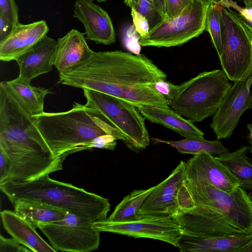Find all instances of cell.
<instances>
[{
	"label": "cell",
	"instance_id": "6da1fadb",
	"mask_svg": "<svg viewBox=\"0 0 252 252\" xmlns=\"http://www.w3.org/2000/svg\"><path fill=\"white\" fill-rule=\"evenodd\" d=\"M167 74L142 54L122 51H94L89 59L59 74V83L119 98L136 107H169L156 88Z\"/></svg>",
	"mask_w": 252,
	"mask_h": 252
},
{
	"label": "cell",
	"instance_id": "b9f144b4",
	"mask_svg": "<svg viewBox=\"0 0 252 252\" xmlns=\"http://www.w3.org/2000/svg\"><path fill=\"white\" fill-rule=\"evenodd\" d=\"M96 0L98 2H103V1H105L107 0Z\"/></svg>",
	"mask_w": 252,
	"mask_h": 252
},
{
	"label": "cell",
	"instance_id": "836d02e7",
	"mask_svg": "<svg viewBox=\"0 0 252 252\" xmlns=\"http://www.w3.org/2000/svg\"><path fill=\"white\" fill-rule=\"evenodd\" d=\"M0 252H30L31 250L22 245L13 238H7L0 236Z\"/></svg>",
	"mask_w": 252,
	"mask_h": 252
},
{
	"label": "cell",
	"instance_id": "8d00e7d4",
	"mask_svg": "<svg viewBox=\"0 0 252 252\" xmlns=\"http://www.w3.org/2000/svg\"><path fill=\"white\" fill-rule=\"evenodd\" d=\"M153 1L157 12L163 20L166 19L165 0H153Z\"/></svg>",
	"mask_w": 252,
	"mask_h": 252
},
{
	"label": "cell",
	"instance_id": "2e32d148",
	"mask_svg": "<svg viewBox=\"0 0 252 252\" xmlns=\"http://www.w3.org/2000/svg\"><path fill=\"white\" fill-rule=\"evenodd\" d=\"M57 41L45 36L27 51L18 56L15 61L19 66L17 78L25 83L38 76L52 70Z\"/></svg>",
	"mask_w": 252,
	"mask_h": 252
},
{
	"label": "cell",
	"instance_id": "9c48e42d",
	"mask_svg": "<svg viewBox=\"0 0 252 252\" xmlns=\"http://www.w3.org/2000/svg\"><path fill=\"white\" fill-rule=\"evenodd\" d=\"M57 251L90 252L98 249L100 231L93 222L68 213L62 221L42 224L38 227Z\"/></svg>",
	"mask_w": 252,
	"mask_h": 252
},
{
	"label": "cell",
	"instance_id": "ab89813d",
	"mask_svg": "<svg viewBox=\"0 0 252 252\" xmlns=\"http://www.w3.org/2000/svg\"><path fill=\"white\" fill-rule=\"evenodd\" d=\"M242 0L246 6L252 7V0Z\"/></svg>",
	"mask_w": 252,
	"mask_h": 252
},
{
	"label": "cell",
	"instance_id": "ac0fdd59",
	"mask_svg": "<svg viewBox=\"0 0 252 252\" xmlns=\"http://www.w3.org/2000/svg\"><path fill=\"white\" fill-rule=\"evenodd\" d=\"M84 34L76 29H72L57 41L54 66L59 74L76 67L89 59L93 53Z\"/></svg>",
	"mask_w": 252,
	"mask_h": 252
},
{
	"label": "cell",
	"instance_id": "f546056e",
	"mask_svg": "<svg viewBox=\"0 0 252 252\" xmlns=\"http://www.w3.org/2000/svg\"><path fill=\"white\" fill-rule=\"evenodd\" d=\"M116 140L115 137L112 135H102L87 143L84 146V150L98 148L113 151L116 147Z\"/></svg>",
	"mask_w": 252,
	"mask_h": 252
},
{
	"label": "cell",
	"instance_id": "83f0119b",
	"mask_svg": "<svg viewBox=\"0 0 252 252\" xmlns=\"http://www.w3.org/2000/svg\"><path fill=\"white\" fill-rule=\"evenodd\" d=\"M217 4L229 8H232L236 11L244 22L252 31V7L240 6L236 1L233 0H221Z\"/></svg>",
	"mask_w": 252,
	"mask_h": 252
},
{
	"label": "cell",
	"instance_id": "f35d334b",
	"mask_svg": "<svg viewBox=\"0 0 252 252\" xmlns=\"http://www.w3.org/2000/svg\"><path fill=\"white\" fill-rule=\"evenodd\" d=\"M206 5L209 6L212 4H217L221 0H198Z\"/></svg>",
	"mask_w": 252,
	"mask_h": 252
},
{
	"label": "cell",
	"instance_id": "7a4b0ae2",
	"mask_svg": "<svg viewBox=\"0 0 252 252\" xmlns=\"http://www.w3.org/2000/svg\"><path fill=\"white\" fill-rule=\"evenodd\" d=\"M179 210L172 218L183 230L206 236L252 234V203L239 186L229 194L204 180L186 176L178 194Z\"/></svg>",
	"mask_w": 252,
	"mask_h": 252
},
{
	"label": "cell",
	"instance_id": "74e56055",
	"mask_svg": "<svg viewBox=\"0 0 252 252\" xmlns=\"http://www.w3.org/2000/svg\"><path fill=\"white\" fill-rule=\"evenodd\" d=\"M247 127L248 128V129L249 130L250 133L249 134V138L250 143L251 144V147L250 148V152L251 154H252V123L251 124H248Z\"/></svg>",
	"mask_w": 252,
	"mask_h": 252
},
{
	"label": "cell",
	"instance_id": "d6a6232c",
	"mask_svg": "<svg viewBox=\"0 0 252 252\" xmlns=\"http://www.w3.org/2000/svg\"><path fill=\"white\" fill-rule=\"evenodd\" d=\"M131 15L133 25L140 37L147 35L150 30V27L147 18L133 8H131Z\"/></svg>",
	"mask_w": 252,
	"mask_h": 252
},
{
	"label": "cell",
	"instance_id": "7c38bea8",
	"mask_svg": "<svg viewBox=\"0 0 252 252\" xmlns=\"http://www.w3.org/2000/svg\"><path fill=\"white\" fill-rule=\"evenodd\" d=\"M186 176L185 162L181 160L163 181L149 194L138 213L139 217L172 218L179 210L178 194Z\"/></svg>",
	"mask_w": 252,
	"mask_h": 252
},
{
	"label": "cell",
	"instance_id": "7402d4cb",
	"mask_svg": "<svg viewBox=\"0 0 252 252\" xmlns=\"http://www.w3.org/2000/svg\"><path fill=\"white\" fill-rule=\"evenodd\" d=\"M9 92L27 108L32 116L44 112V100L46 95L52 93L44 88L37 87L24 82L17 78L5 81Z\"/></svg>",
	"mask_w": 252,
	"mask_h": 252
},
{
	"label": "cell",
	"instance_id": "44dd1931",
	"mask_svg": "<svg viewBox=\"0 0 252 252\" xmlns=\"http://www.w3.org/2000/svg\"><path fill=\"white\" fill-rule=\"evenodd\" d=\"M13 205L14 211L35 228L42 224L62 221L69 213L57 206L33 200L21 199Z\"/></svg>",
	"mask_w": 252,
	"mask_h": 252
},
{
	"label": "cell",
	"instance_id": "ba28073f",
	"mask_svg": "<svg viewBox=\"0 0 252 252\" xmlns=\"http://www.w3.org/2000/svg\"><path fill=\"white\" fill-rule=\"evenodd\" d=\"M208 5L193 0L179 15L159 22L148 34L140 37L141 46L170 47L198 36L205 29Z\"/></svg>",
	"mask_w": 252,
	"mask_h": 252
},
{
	"label": "cell",
	"instance_id": "30bf717a",
	"mask_svg": "<svg viewBox=\"0 0 252 252\" xmlns=\"http://www.w3.org/2000/svg\"><path fill=\"white\" fill-rule=\"evenodd\" d=\"M93 228L134 238H147L165 242L177 247L182 229L171 218L144 217L134 221L114 222L107 220L93 222Z\"/></svg>",
	"mask_w": 252,
	"mask_h": 252
},
{
	"label": "cell",
	"instance_id": "8992f818",
	"mask_svg": "<svg viewBox=\"0 0 252 252\" xmlns=\"http://www.w3.org/2000/svg\"><path fill=\"white\" fill-rule=\"evenodd\" d=\"M85 104L98 110L118 132L130 150L139 153L149 145L146 119L133 104L94 90L83 89Z\"/></svg>",
	"mask_w": 252,
	"mask_h": 252
},
{
	"label": "cell",
	"instance_id": "5bb4252c",
	"mask_svg": "<svg viewBox=\"0 0 252 252\" xmlns=\"http://www.w3.org/2000/svg\"><path fill=\"white\" fill-rule=\"evenodd\" d=\"M93 1L76 0L73 16L83 24L88 39L96 44H112L116 36L111 19L107 12Z\"/></svg>",
	"mask_w": 252,
	"mask_h": 252
},
{
	"label": "cell",
	"instance_id": "ffe728a7",
	"mask_svg": "<svg viewBox=\"0 0 252 252\" xmlns=\"http://www.w3.org/2000/svg\"><path fill=\"white\" fill-rule=\"evenodd\" d=\"M136 108L146 119L171 129L185 138H204V133L193 123L170 107L141 106Z\"/></svg>",
	"mask_w": 252,
	"mask_h": 252
},
{
	"label": "cell",
	"instance_id": "603a6c76",
	"mask_svg": "<svg viewBox=\"0 0 252 252\" xmlns=\"http://www.w3.org/2000/svg\"><path fill=\"white\" fill-rule=\"evenodd\" d=\"M250 147L243 146L233 152L217 156L216 158L226 166L236 177L239 186L245 190L252 191V164L247 153Z\"/></svg>",
	"mask_w": 252,
	"mask_h": 252
},
{
	"label": "cell",
	"instance_id": "60d3db41",
	"mask_svg": "<svg viewBox=\"0 0 252 252\" xmlns=\"http://www.w3.org/2000/svg\"><path fill=\"white\" fill-rule=\"evenodd\" d=\"M248 195H249V198L252 203V191H250V192L248 193Z\"/></svg>",
	"mask_w": 252,
	"mask_h": 252
},
{
	"label": "cell",
	"instance_id": "4316f807",
	"mask_svg": "<svg viewBox=\"0 0 252 252\" xmlns=\"http://www.w3.org/2000/svg\"><path fill=\"white\" fill-rule=\"evenodd\" d=\"M125 4L145 16L148 19L150 30L163 20L156 11L153 0H124Z\"/></svg>",
	"mask_w": 252,
	"mask_h": 252
},
{
	"label": "cell",
	"instance_id": "1f68e13d",
	"mask_svg": "<svg viewBox=\"0 0 252 252\" xmlns=\"http://www.w3.org/2000/svg\"><path fill=\"white\" fill-rule=\"evenodd\" d=\"M193 0H165L166 18L180 15Z\"/></svg>",
	"mask_w": 252,
	"mask_h": 252
},
{
	"label": "cell",
	"instance_id": "4dcf8cb0",
	"mask_svg": "<svg viewBox=\"0 0 252 252\" xmlns=\"http://www.w3.org/2000/svg\"><path fill=\"white\" fill-rule=\"evenodd\" d=\"M0 15L15 25L18 21V7L14 0H0Z\"/></svg>",
	"mask_w": 252,
	"mask_h": 252
},
{
	"label": "cell",
	"instance_id": "cb8c5ba5",
	"mask_svg": "<svg viewBox=\"0 0 252 252\" xmlns=\"http://www.w3.org/2000/svg\"><path fill=\"white\" fill-rule=\"evenodd\" d=\"M154 143H162L170 145L180 154H192L193 155L209 154L219 155L229 152L219 139L209 141L204 138H185L179 141L164 140L152 138Z\"/></svg>",
	"mask_w": 252,
	"mask_h": 252
},
{
	"label": "cell",
	"instance_id": "9a60e30c",
	"mask_svg": "<svg viewBox=\"0 0 252 252\" xmlns=\"http://www.w3.org/2000/svg\"><path fill=\"white\" fill-rule=\"evenodd\" d=\"M177 248L181 252H250L252 234L206 236L194 235L182 229Z\"/></svg>",
	"mask_w": 252,
	"mask_h": 252
},
{
	"label": "cell",
	"instance_id": "e575fe53",
	"mask_svg": "<svg viewBox=\"0 0 252 252\" xmlns=\"http://www.w3.org/2000/svg\"><path fill=\"white\" fill-rule=\"evenodd\" d=\"M10 163L5 153L0 149V184L7 180L10 172Z\"/></svg>",
	"mask_w": 252,
	"mask_h": 252
},
{
	"label": "cell",
	"instance_id": "484cf974",
	"mask_svg": "<svg viewBox=\"0 0 252 252\" xmlns=\"http://www.w3.org/2000/svg\"><path fill=\"white\" fill-rule=\"evenodd\" d=\"M222 6L218 4H212L208 6L206 21L205 29L211 38V41L219 57L222 52V28L221 10Z\"/></svg>",
	"mask_w": 252,
	"mask_h": 252
},
{
	"label": "cell",
	"instance_id": "d6986e66",
	"mask_svg": "<svg viewBox=\"0 0 252 252\" xmlns=\"http://www.w3.org/2000/svg\"><path fill=\"white\" fill-rule=\"evenodd\" d=\"M4 229L12 238L33 252H56L38 234L36 228L14 211L5 210L0 213Z\"/></svg>",
	"mask_w": 252,
	"mask_h": 252
},
{
	"label": "cell",
	"instance_id": "52a82bcc",
	"mask_svg": "<svg viewBox=\"0 0 252 252\" xmlns=\"http://www.w3.org/2000/svg\"><path fill=\"white\" fill-rule=\"evenodd\" d=\"M222 52L220 64L228 79L236 82L247 73L252 64V31L239 14L222 6Z\"/></svg>",
	"mask_w": 252,
	"mask_h": 252
},
{
	"label": "cell",
	"instance_id": "d4e9b609",
	"mask_svg": "<svg viewBox=\"0 0 252 252\" xmlns=\"http://www.w3.org/2000/svg\"><path fill=\"white\" fill-rule=\"evenodd\" d=\"M156 185L146 189H135L117 205L107 220L114 222H128L138 219V213L143 202Z\"/></svg>",
	"mask_w": 252,
	"mask_h": 252
},
{
	"label": "cell",
	"instance_id": "f1b7e54d",
	"mask_svg": "<svg viewBox=\"0 0 252 252\" xmlns=\"http://www.w3.org/2000/svg\"><path fill=\"white\" fill-rule=\"evenodd\" d=\"M140 35L136 31L133 25L129 26L125 30L123 35V42L126 47L134 54H140L141 45Z\"/></svg>",
	"mask_w": 252,
	"mask_h": 252
},
{
	"label": "cell",
	"instance_id": "e0dca14e",
	"mask_svg": "<svg viewBox=\"0 0 252 252\" xmlns=\"http://www.w3.org/2000/svg\"><path fill=\"white\" fill-rule=\"evenodd\" d=\"M48 31L44 20L28 24L19 23L11 34L0 43V60L3 62L15 60L47 35Z\"/></svg>",
	"mask_w": 252,
	"mask_h": 252
},
{
	"label": "cell",
	"instance_id": "5b68a950",
	"mask_svg": "<svg viewBox=\"0 0 252 252\" xmlns=\"http://www.w3.org/2000/svg\"><path fill=\"white\" fill-rule=\"evenodd\" d=\"M231 87L223 70L204 71L180 85L170 83L169 107L192 123L214 115Z\"/></svg>",
	"mask_w": 252,
	"mask_h": 252
},
{
	"label": "cell",
	"instance_id": "d590c367",
	"mask_svg": "<svg viewBox=\"0 0 252 252\" xmlns=\"http://www.w3.org/2000/svg\"><path fill=\"white\" fill-rule=\"evenodd\" d=\"M16 25L0 15V43L3 41L11 34Z\"/></svg>",
	"mask_w": 252,
	"mask_h": 252
},
{
	"label": "cell",
	"instance_id": "277c9868",
	"mask_svg": "<svg viewBox=\"0 0 252 252\" xmlns=\"http://www.w3.org/2000/svg\"><path fill=\"white\" fill-rule=\"evenodd\" d=\"M0 189L12 204L21 199L39 201L93 222L106 220L110 209L108 199L52 179L49 175L29 182H7L0 184Z\"/></svg>",
	"mask_w": 252,
	"mask_h": 252
},
{
	"label": "cell",
	"instance_id": "4fadbf2b",
	"mask_svg": "<svg viewBox=\"0 0 252 252\" xmlns=\"http://www.w3.org/2000/svg\"><path fill=\"white\" fill-rule=\"evenodd\" d=\"M186 177L191 180H205L229 194L239 186L231 171L216 157L209 154L195 155L185 162Z\"/></svg>",
	"mask_w": 252,
	"mask_h": 252
},
{
	"label": "cell",
	"instance_id": "3957f363",
	"mask_svg": "<svg viewBox=\"0 0 252 252\" xmlns=\"http://www.w3.org/2000/svg\"><path fill=\"white\" fill-rule=\"evenodd\" d=\"M37 130L53 158H65L84 150L95 138L110 134L122 140L118 132L96 108L74 102L68 111L45 112L33 116Z\"/></svg>",
	"mask_w": 252,
	"mask_h": 252
},
{
	"label": "cell",
	"instance_id": "8fae6325",
	"mask_svg": "<svg viewBox=\"0 0 252 252\" xmlns=\"http://www.w3.org/2000/svg\"><path fill=\"white\" fill-rule=\"evenodd\" d=\"M252 64L247 73L229 89L214 114L210 127L217 139L230 137L242 114L252 109Z\"/></svg>",
	"mask_w": 252,
	"mask_h": 252
}]
</instances>
